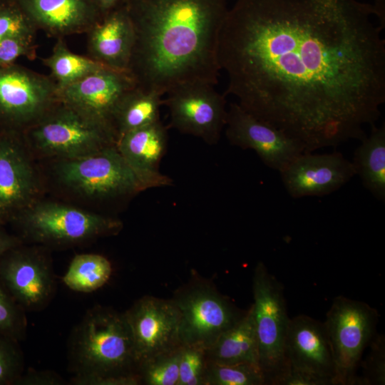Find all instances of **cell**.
<instances>
[{"label": "cell", "mask_w": 385, "mask_h": 385, "mask_svg": "<svg viewBox=\"0 0 385 385\" xmlns=\"http://www.w3.org/2000/svg\"><path fill=\"white\" fill-rule=\"evenodd\" d=\"M159 94L137 86L127 91L118 102L112 117L118 139L123 135L160 120L163 100Z\"/></svg>", "instance_id": "24"}, {"label": "cell", "mask_w": 385, "mask_h": 385, "mask_svg": "<svg viewBox=\"0 0 385 385\" xmlns=\"http://www.w3.org/2000/svg\"><path fill=\"white\" fill-rule=\"evenodd\" d=\"M111 274V263L104 256L80 254L73 258L62 280L75 292L88 293L103 287Z\"/></svg>", "instance_id": "26"}, {"label": "cell", "mask_w": 385, "mask_h": 385, "mask_svg": "<svg viewBox=\"0 0 385 385\" xmlns=\"http://www.w3.org/2000/svg\"><path fill=\"white\" fill-rule=\"evenodd\" d=\"M36 49L35 40L0 38V66L15 63L21 57L33 60L36 56Z\"/></svg>", "instance_id": "34"}, {"label": "cell", "mask_w": 385, "mask_h": 385, "mask_svg": "<svg viewBox=\"0 0 385 385\" xmlns=\"http://www.w3.org/2000/svg\"><path fill=\"white\" fill-rule=\"evenodd\" d=\"M266 379L260 367L251 364L208 363L205 385H264Z\"/></svg>", "instance_id": "28"}, {"label": "cell", "mask_w": 385, "mask_h": 385, "mask_svg": "<svg viewBox=\"0 0 385 385\" xmlns=\"http://www.w3.org/2000/svg\"><path fill=\"white\" fill-rule=\"evenodd\" d=\"M324 379L310 373L288 367L272 385H328Z\"/></svg>", "instance_id": "35"}, {"label": "cell", "mask_w": 385, "mask_h": 385, "mask_svg": "<svg viewBox=\"0 0 385 385\" xmlns=\"http://www.w3.org/2000/svg\"><path fill=\"white\" fill-rule=\"evenodd\" d=\"M102 15L123 5L126 0H95Z\"/></svg>", "instance_id": "38"}, {"label": "cell", "mask_w": 385, "mask_h": 385, "mask_svg": "<svg viewBox=\"0 0 385 385\" xmlns=\"http://www.w3.org/2000/svg\"><path fill=\"white\" fill-rule=\"evenodd\" d=\"M36 180L22 132L0 130V225L33 203Z\"/></svg>", "instance_id": "16"}, {"label": "cell", "mask_w": 385, "mask_h": 385, "mask_svg": "<svg viewBox=\"0 0 385 385\" xmlns=\"http://www.w3.org/2000/svg\"><path fill=\"white\" fill-rule=\"evenodd\" d=\"M21 244L20 237L10 235L0 227V257L10 249Z\"/></svg>", "instance_id": "37"}, {"label": "cell", "mask_w": 385, "mask_h": 385, "mask_svg": "<svg viewBox=\"0 0 385 385\" xmlns=\"http://www.w3.org/2000/svg\"><path fill=\"white\" fill-rule=\"evenodd\" d=\"M24 371L19 342L0 333V385H14Z\"/></svg>", "instance_id": "32"}, {"label": "cell", "mask_w": 385, "mask_h": 385, "mask_svg": "<svg viewBox=\"0 0 385 385\" xmlns=\"http://www.w3.org/2000/svg\"><path fill=\"white\" fill-rule=\"evenodd\" d=\"M284 288L262 262L252 277L254 303L252 304L258 343L259 365L266 384L272 382L288 368L284 344L290 319L288 317Z\"/></svg>", "instance_id": "7"}, {"label": "cell", "mask_w": 385, "mask_h": 385, "mask_svg": "<svg viewBox=\"0 0 385 385\" xmlns=\"http://www.w3.org/2000/svg\"><path fill=\"white\" fill-rule=\"evenodd\" d=\"M22 135L26 145L61 160L90 155L117 143L111 129L59 101Z\"/></svg>", "instance_id": "5"}, {"label": "cell", "mask_w": 385, "mask_h": 385, "mask_svg": "<svg viewBox=\"0 0 385 385\" xmlns=\"http://www.w3.org/2000/svg\"><path fill=\"white\" fill-rule=\"evenodd\" d=\"M116 146L143 191L172 185L173 180L159 168L168 146L167 129L160 120L123 135Z\"/></svg>", "instance_id": "19"}, {"label": "cell", "mask_w": 385, "mask_h": 385, "mask_svg": "<svg viewBox=\"0 0 385 385\" xmlns=\"http://www.w3.org/2000/svg\"><path fill=\"white\" fill-rule=\"evenodd\" d=\"M11 221L31 241L51 245L78 244L117 233L120 220L56 202L32 203Z\"/></svg>", "instance_id": "6"}, {"label": "cell", "mask_w": 385, "mask_h": 385, "mask_svg": "<svg viewBox=\"0 0 385 385\" xmlns=\"http://www.w3.org/2000/svg\"><path fill=\"white\" fill-rule=\"evenodd\" d=\"M279 173L286 190L293 198L329 195L356 175L352 162L337 151L303 153Z\"/></svg>", "instance_id": "17"}, {"label": "cell", "mask_w": 385, "mask_h": 385, "mask_svg": "<svg viewBox=\"0 0 385 385\" xmlns=\"http://www.w3.org/2000/svg\"><path fill=\"white\" fill-rule=\"evenodd\" d=\"M66 381L54 371H24L14 385H63Z\"/></svg>", "instance_id": "36"}, {"label": "cell", "mask_w": 385, "mask_h": 385, "mask_svg": "<svg viewBox=\"0 0 385 385\" xmlns=\"http://www.w3.org/2000/svg\"><path fill=\"white\" fill-rule=\"evenodd\" d=\"M86 34L90 58L106 67L127 71L134 29L125 3L102 15Z\"/></svg>", "instance_id": "21"}, {"label": "cell", "mask_w": 385, "mask_h": 385, "mask_svg": "<svg viewBox=\"0 0 385 385\" xmlns=\"http://www.w3.org/2000/svg\"><path fill=\"white\" fill-rule=\"evenodd\" d=\"M134 29L127 71L160 96L218 81L219 36L227 0H126Z\"/></svg>", "instance_id": "2"}, {"label": "cell", "mask_w": 385, "mask_h": 385, "mask_svg": "<svg viewBox=\"0 0 385 385\" xmlns=\"http://www.w3.org/2000/svg\"><path fill=\"white\" fill-rule=\"evenodd\" d=\"M74 385H140L133 342L124 312L101 305L87 310L68 345Z\"/></svg>", "instance_id": "3"}, {"label": "cell", "mask_w": 385, "mask_h": 385, "mask_svg": "<svg viewBox=\"0 0 385 385\" xmlns=\"http://www.w3.org/2000/svg\"><path fill=\"white\" fill-rule=\"evenodd\" d=\"M26 311L14 299L0 279V333L21 341L26 337Z\"/></svg>", "instance_id": "30"}, {"label": "cell", "mask_w": 385, "mask_h": 385, "mask_svg": "<svg viewBox=\"0 0 385 385\" xmlns=\"http://www.w3.org/2000/svg\"><path fill=\"white\" fill-rule=\"evenodd\" d=\"M129 325L138 366L182 345L180 313L171 299L145 295L124 312Z\"/></svg>", "instance_id": "13"}, {"label": "cell", "mask_w": 385, "mask_h": 385, "mask_svg": "<svg viewBox=\"0 0 385 385\" xmlns=\"http://www.w3.org/2000/svg\"><path fill=\"white\" fill-rule=\"evenodd\" d=\"M225 128L231 145L255 150L265 165L279 172L305 153L301 142L252 115L237 102L230 104Z\"/></svg>", "instance_id": "14"}, {"label": "cell", "mask_w": 385, "mask_h": 385, "mask_svg": "<svg viewBox=\"0 0 385 385\" xmlns=\"http://www.w3.org/2000/svg\"><path fill=\"white\" fill-rule=\"evenodd\" d=\"M210 84H190L166 93L163 104L170 125L179 132L216 144L225 127L227 111L225 95Z\"/></svg>", "instance_id": "11"}, {"label": "cell", "mask_w": 385, "mask_h": 385, "mask_svg": "<svg viewBox=\"0 0 385 385\" xmlns=\"http://www.w3.org/2000/svg\"><path fill=\"white\" fill-rule=\"evenodd\" d=\"M288 367L319 376L337 384L332 350L323 322L304 314L290 319L284 344Z\"/></svg>", "instance_id": "18"}, {"label": "cell", "mask_w": 385, "mask_h": 385, "mask_svg": "<svg viewBox=\"0 0 385 385\" xmlns=\"http://www.w3.org/2000/svg\"><path fill=\"white\" fill-rule=\"evenodd\" d=\"M207 364L205 349L183 345L177 385H205Z\"/></svg>", "instance_id": "31"}, {"label": "cell", "mask_w": 385, "mask_h": 385, "mask_svg": "<svg viewBox=\"0 0 385 385\" xmlns=\"http://www.w3.org/2000/svg\"><path fill=\"white\" fill-rule=\"evenodd\" d=\"M0 279L26 312L43 309L56 292L50 260L43 252L21 245L0 257Z\"/></svg>", "instance_id": "12"}, {"label": "cell", "mask_w": 385, "mask_h": 385, "mask_svg": "<svg viewBox=\"0 0 385 385\" xmlns=\"http://www.w3.org/2000/svg\"><path fill=\"white\" fill-rule=\"evenodd\" d=\"M37 30L64 38L87 33L102 14L95 0H15Z\"/></svg>", "instance_id": "20"}, {"label": "cell", "mask_w": 385, "mask_h": 385, "mask_svg": "<svg viewBox=\"0 0 385 385\" xmlns=\"http://www.w3.org/2000/svg\"><path fill=\"white\" fill-rule=\"evenodd\" d=\"M180 313L179 338L182 345L203 349L245 314L209 279L192 271L189 281L170 298Z\"/></svg>", "instance_id": "4"}, {"label": "cell", "mask_w": 385, "mask_h": 385, "mask_svg": "<svg viewBox=\"0 0 385 385\" xmlns=\"http://www.w3.org/2000/svg\"><path fill=\"white\" fill-rule=\"evenodd\" d=\"M58 180L83 195L112 198L143 191L116 145L72 159L56 167Z\"/></svg>", "instance_id": "9"}, {"label": "cell", "mask_w": 385, "mask_h": 385, "mask_svg": "<svg viewBox=\"0 0 385 385\" xmlns=\"http://www.w3.org/2000/svg\"><path fill=\"white\" fill-rule=\"evenodd\" d=\"M379 314L361 301L336 297L324 324L334 359L337 384H356V371L365 348L376 334Z\"/></svg>", "instance_id": "8"}, {"label": "cell", "mask_w": 385, "mask_h": 385, "mask_svg": "<svg viewBox=\"0 0 385 385\" xmlns=\"http://www.w3.org/2000/svg\"><path fill=\"white\" fill-rule=\"evenodd\" d=\"M41 61L51 71L58 88L65 87L106 66L89 56L69 50L63 38L56 39L50 56Z\"/></svg>", "instance_id": "25"}, {"label": "cell", "mask_w": 385, "mask_h": 385, "mask_svg": "<svg viewBox=\"0 0 385 385\" xmlns=\"http://www.w3.org/2000/svg\"><path fill=\"white\" fill-rule=\"evenodd\" d=\"M374 16L356 0H237L218 41L225 94L305 153L363 140L385 102Z\"/></svg>", "instance_id": "1"}, {"label": "cell", "mask_w": 385, "mask_h": 385, "mask_svg": "<svg viewBox=\"0 0 385 385\" xmlns=\"http://www.w3.org/2000/svg\"><path fill=\"white\" fill-rule=\"evenodd\" d=\"M208 363L259 365L258 343L252 307L234 326L223 332L206 349Z\"/></svg>", "instance_id": "22"}, {"label": "cell", "mask_w": 385, "mask_h": 385, "mask_svg": "<svg viewBox=\"0 0 385 385\" xmlns=\"http://www.w3.org/2000/svg\"><path fill=\"white\" fill-rule=\"evenodd\" d=\"M369 354L361 363L362 376L357 378L356 384L384 385L385 384V341L381 334H375L369 344Z\"/></svg>", "instance_id": "33"}, {"label": "cell", "mask_w": 385, "mask_h": 385, "mask_svg": "<svg viewBox=\"0 0 385 385\" xmlns=\"http://www.w3.org/2000/svg\"><path fill=\"white\" fill-rule=\"evenodd\" d=\"M384 0H375V4L373 6L375 16L377 17L379 21V26L383 29L385 25L384 17Z\"/></svg>", "instance_id": "39"}, {"label": "cell", "mask_w": 385, "mask_h": 385, "mask_svg": "<svg viewBox=\"0 0 385 385\" xmlns=\"http://www.w3.org/2000/svg\"><path fill=\"white\" fill-rule=\"evenodd\" d=\"M58 103L51 76L15 63L0 66V128L22 132Z\"/></svg>", "instance_id": "10"}, {"label": "cell", "mask_w": 385, "mask_h": 385, "mask_svg": "<svg viewBox=\"0 0 385 385\" xmlns=\"http://www.w3.org/2000/svg\"><path fill=\"white\" fill-rule=\"evenodd\" d=\"M356 149L353 165L362 182L377 200L385 201V125H371L369 135Z\"/></svg>", "instance_id": "23"}, {"label": "cell", "mask_w": 385, "mask_h": 385, "mask_svg": "<svg viewBox=\"0 0 385 385\" xmlns=\"http://www.w3.org/2000/svg\"><path fill=\"white\" fill-rule=\"evenodd\" d=\"M135 86L128 71L105 67L70 85L58 88V99L85 118L115 133L111 123L114 111L123 95Z\"/></svg>", "instance_id": "15"}, {"label": "cell", "mask_w": 385, "mask_h": 385, "mask_svg": "<svg viewBox=\"0 0 385 385\" xmlns=\"http://www.w3.org/2000/svg\"><path fill=\"white\" fill-rule=\"evenodd\" d=\"M183 345L157 354L138 364L140 384L177 385Z\"/></svg>", "instance_id": "27"}, {"label": "cell", "mask_w": 385, "mask_h": 385, "mask_svg": "<svg viewBox=\"0 0 385 385\" xmlns=\"http://www.w3.org/2000/svg\"><path fill=\"white\" fill-rule=\"evenodd\" d=\"M37 31L15 0H0V38L35 40Z\"/></svg>", "instance_id": "29"}]
</instances>
